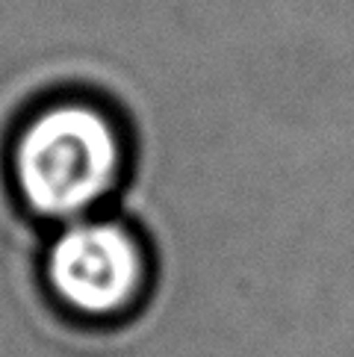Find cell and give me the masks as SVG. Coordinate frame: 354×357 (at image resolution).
<instances>
[{
	"instance_id": "7a4b0ae2",
	"label": "cell",
	"mask_w": 354,
	"mask_h": 357,
	"mask_svg": "<svg viewBox=\"0 0 354 357\" xmlns=\"http://www.w3.org/2000/svg\"><path fill=\"white\" fill-rule=\"evenodd\" d=\"M148 254L128 225L109 219L68 222L47 248L45 278L68 313L92 322L121 319L148 289Z\"/></svg>"
},
{
	"instance_id": "6da1fadb",
	"label": "cell",
	"mask_w": 354,
	"mask_h": 357,
	"mask_svg": "<svg viewBox=\"0 0 354 357\" xmlns=\"http://www.w3.org/2000/svg\"><path fill=\"white\" fill-rule=\"evenodd\" d=\"M124 136L109 112L86 98H59L21 124L12 145L18 195L36 215L77 222L121 183Z\"/></svg>"
}]
</instances>
